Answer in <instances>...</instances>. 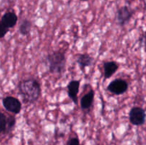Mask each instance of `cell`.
<instances>
[{"instance_id":"ba28073f","label":"cell","mask_w":146,"mask_h":145,"mask_svg":"<svg viewBox=\"0 0 146 145\" xmlns=\"http://www.w3.org/2000/svg\"><path fill=\"white\" fill-rule=\"evenodd\" d=\"M17 21H18V17H17V14L11 11L4 14L1 20L2 24L9 29L14 27V26L17 24Z\"/></svg>"},{"instance_id":"52a82bcc","label":"cell","mask_w":146,"mask_h":145,"mask_svg":"<svg viewBox=\"0 0 146 145\" xmlns=\"http://www.w3.org/2000/svg\"><path fill=\"white\" fill-rule=\"evenodd\" d=\"M80 81L78 80H72L68 83L67 88H68V97L71 99V100L76 105L78 104V94L79 91Z\"/></svg>"},{"instance_id":"9a60e30c","label":"cell","mask_w":146,"mask_h":145,"mask_svg":"<svg viewBox=\"0 0 146 145\" xmlns=\"http://www.w3.org/2000/svg\"><path fill=\"white\" fill-rule=\"evenodd\" d=\"M14 124H15V119L13 117H9L7 118V127L9 129H11L12 127H14Z\"/></svg>"},{"instance_id":"6da1fadb","label":"cell","mask_w":146,"mask_h":145,"mask_svg":"<svg viewBox=\"0 0 146 145\" xmlns=\"http://www.w3.org/2000/svg\"><path fill=\"white\" fill-rule=\"evenodd\" d=\"M19 91L25 103H33L39 98L41 86L38 81L34 78H30L19 82Z\"/></svg>"},{"instance_id":"5bb4252c","label":"cell","mask_w":146,"mask_h":145,"mask_svg":"<svg viewBox=\"0 0 146 145\" xmlns=\"http://www.w3.org/2000/svg\"><path fill=\"white\" fill-rule=\"evenodd\" d=\"M8 31H9V28H7V27L2 24V22L0 21V38L5 36V35L7 34Z\"/></svg>"},{"instance_id":"3957f363","label":"cell","mask_w":146,"mask_h":145,"mask_svg":"<svg viewBox=\"0 0 146 145\" xmlns=\"http://www.w3.org/2000/svg\"><path fill=\"white\" fill-rule=\"evenodd\" d=\"M146 115L145 110L139 107H134L131 109L129 113V120L133 125L139 126L145 122Z\"/></svg>"},{"instance_id":"ac0fdd59","label":"cell","mask_w":146,"mask_h":145,"mask_svg":"<svg viewBox=\"0 0 146 145\" xmlns=\"http://www.w3.org/2000/svg\"><path fill=\"white\" fill-rule=\"evenodd\" d=\"M80 1H88V0H80Z\"/></svg>"},{"instance_id":"4fadbf2b","label":"cell","mask_w":146,"mask_h":145,"mask_svg":"<svg viewBox=\"0 0 146 145\" xmlns=\"http://www.w3.org/2000/svg\"><path fill=\"white\" fill-rule=\"evenodd\" d=\"M7 127V118L4 114L0 112V134L6 130Z\"/></svg>"},{"instance_id":"8fae6325","label":"cell","mask_w":146,"mask_h":145,"mask_svg":"<svg viewBox=\"0 0 146 145\" xmlns=\"http://www.w3.org/2000/svg\"><path fill=\"white\" fill-rule=\"evenodd\" d=\"M77 63L81 68H86L90 66L93 63V58L88 54H78L76 58Z\"/></svg>"},{"instance_id":"7a4b0ae2","label":"cell","mask_w":146,"mask_h":145,"mask_svg":"<svg viewBox=\"0 0 146 145\" xmlns=\"http://www.w3.org/2000/svg\"><path fill=\"white\" fill-rule=\"evenodd\" d=\"M50 72L52 73H61L64 71L66 64V56L61 51H55L47 56Z\"/></svg>"},{"instance_id":"30bf717a","label":"cell","mask_w":146,"mask_h":145,"mask_svg":"<svg viewBox=\"0 0 146 145\" xmlns=\"http://www.w3.org/2000/svg\"><path fill=\"white\" fill-rule=\"evenodd\" d=\"M94 98V91L93 90L88 91L82 97L81 100V107L83 109H88L91 106Z\"/></svg>"},{"instance_id":"e0dca14e","label":"cell","mask_w":146,"mask_h":145,"mask_svg":"<svg viewBox=\"0 0 146 145\" xmlns=\"http://www.w3.org/2000/svg\"><path fill=\"white\" fill-rule=\"evenodd\" d=\"M144 37H145V51H146V31L145 33V36H144Z\"/></svg>"},{"instance_id":"8992f818","label":"cell","mask_w":146,"mask_h":145,"mask_svg":"<svg viewBox=\"0 0 146 145\" xmlns=\"http://www.w3.org/2000/svg\"><path fill=\"white\" fill-rule=\"evenodd\" d=\"M133 15V11L126 6L121 7L117 11V21L120 26H124L128 22Z\"/></svg>"},{"instance_id":"9c48e42d","label":"cell","mask_w":146,"mask_h":145,"mask_svg":"<svg viewBox=\"0 0 146 145\" xmlns=\"http://www.w3.org/2000/svg\"><path fill=\"white\" fill-rule=\"evenodd\" d=\"M118 65L115 61L106 62L104 65V78L105 79L110 78L118 69Z\"/></svg>"},{"instance_id":"5b68a950","label":"cell","mask_w":146,"mask_h":145,"mask_svg":"<svg viewBox=\"0 0 146 145\" xmlns=\"http://www.w3.org/2000/svg\"><path fill=\"white\" fill-rule=\"evenodd\" d=\"M2 104L7 111L14 114H19L21 109V102L14 97H6L3 99Z\"/></svg>"},{"instance_id":"277c9868","label":"cell","mask_w":146,"mask_h":145,"mask_svg":"<svg viewBox=\"0 0 146 145\" xmlns=\"http://www.w3.org/2000/svg\"><path fill=\"white\" fill-rule=\"evenodd\" d=\"M128 88V85L126 81L122 79H116L110 82L107 90L114 95H119L126 92Z\"/></svg>"},{"instance_id":"7c38bea8","label":"cell","mask_w":146,"mask_h":145,"mask_svg":"<svg viewBox=\"0 0 146 145\" xmlns=\"http://www.w3.org/2000/svg\"><path fill=\"white\" fill-rule=\"evenodd\" d=\"M31 28V22L28 19H24L21 21L19 26V32L21 35L27 36L29 34Z\"/></svg>"},{"instance_id":"2e32d148","label":"cell","mask_w":146,"mask_h":145,"mask_svg":"<svg viewBox=\"0 0 146 145\" xmlns=\"http://www.w3.org/2000/svg\"><path fill=\"white\" fill-rule=\"evenodd\" d=\"M67 145H80V142L77 138H71L67 142Z\"/></svg>"}]
</instances>
